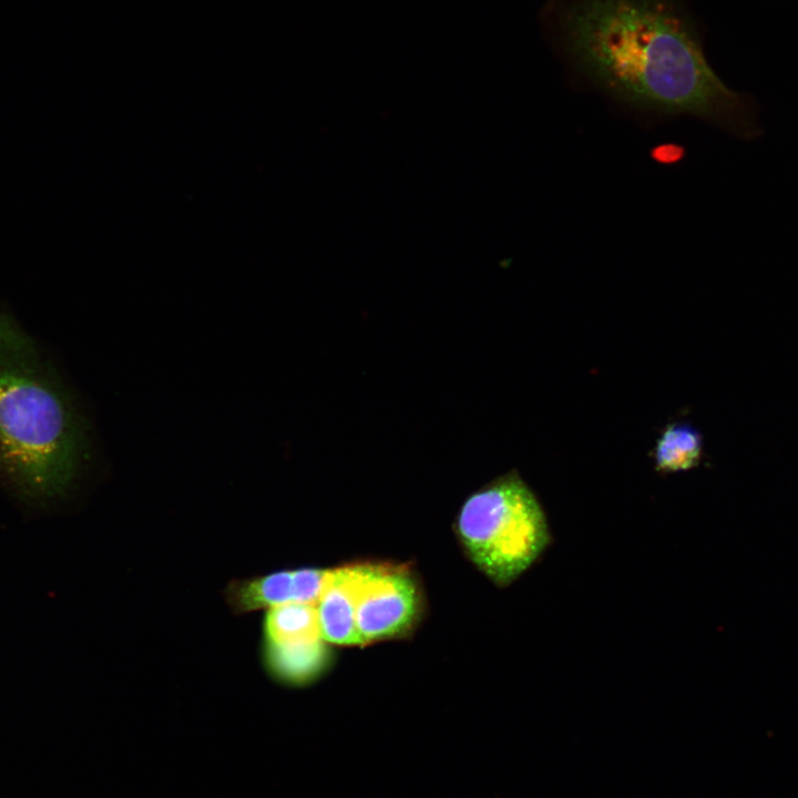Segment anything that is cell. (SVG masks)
<instances>
[{"instance_id":"obj_1","label":"cell","mask_w":798,"mask_h":798,"mask_svg":"<svg viewBox=\"0 0 798 798\" xmlns=\"http://www.w3.org/2000/svg\"><path fill=\"white\" fill-rule=\"evenodd\" d=\"M557 25L575 69L620 103L695 116L743 141L764 134L759 105L718 78L676 1L567 0Z\"/></svg>"},{"instance_id":"obj_2","label":"cell","mask_w":798,"mask_h":798,"mask_svg":"<svg viewBox=\"0 0 798 798\" xmlns=\"http://www.w3.org/2000/svg\"><path fill=\"white\" fill-rule=\"evenodd\" d=\"M88 428L35 341L0 308V487L44 511L65 498L82 467Z\"/></svg>"},{"instance_id":"obj_3","label":"cell","mask_w":798,"mask_h":798,"mask_svg":"<svg viewBox=\"0 0 798 798\" xmlns=\"http://www.w3.org/2000/svg\"><path fill=\"white\" fill-rule=\"evenodd\" d=\"M456 533L471 562L501 587L530 569L551 543L540 502L513 472L468 497Z\"/></svg>"},{"instance_id":"obj_4","label":"cell","mask_w":798,"mask_h":798,"mask_svg":"<svg viewBox=\"0 0 798 798\" xmlns=\"http://www.w3.org/2000/svg\"><path fill=\"white\" fill-rule=\"evenodd\" d=\"M422 612L421 590L410 567L360 562L356 626L361 646L407 636L415 630Z\"/></svg>"},{"instance_id":"obj_5","label":"cell","mask_w":798,"mask_h":798,"mask_svg":"<svg viewBox=\"0 0 798 798\" xmlns=\"http://www.w3.org/2000/svg\"><path fill=\"white\" fill-rule=\"evenodd\" d=\"M360 562L329 569L316 603L319 631L327 643L361 646L356 626Z\"/></svg>"},{"instance_id":"obj_6","label":"cell","mask_w":798,"mask_h":798,"mask_svg":"<svg viewBox=\"0 0 798 798\" xmlns=\"http://www.w3.org/2000/svg\"><path fill=\"white\" fill-rule=\"evenodd\" d=\"M259 655L266 674L287 686H304L316 681L330 659L323 638L291 643L260 641Z\"/></svg>"},{"instance_id":"obj_7","label":"cell","mask_w":798,"mask_h":798,"mask_svg":"<svg viewBox=\"0 0 798 798\" xmlns=\"http://www.w3.org/2000/svg\"><path fill=\"white\" fill-rule=\"evenodd\" d=\"M224 598L231 612L236 615L295 602L294 570L234 579L225 586Z\"/></svg>"},{"instance_id":"obj_8","label":"cell","mask_w":798,"mask_h":798,"mask_svg":"<svg viewBox=\"0 0 798 798\" xmlns=\"http://www.w3.org/2000/svg\"><path fill=\"white\" fill-rule=\"evenodd\" d=\"M323 638L316 605L289 602L265 611L262 641L291 643Z\"/></svg>"},{"instance_id":"obj_9","label":"cell","mask_w":798,"mask_h":798,"mask_svg":"<svg viewBox=\"0 0 798 798\" xmlns=\"http://www.w3.org/2000/svg\"><path fill=\"white\" fill-rule=\"evenodd\" d=\"M702 449V437L694 428L685 424H672L657 440L656 467L665 472L692 469L698 464Z\"/></svg>"},{"instance_id":"obj_10","label":"cell","mask_w":798,"mask_h":798,"mask_svg":"<svg viewBox=\"0 0 798 798\" xmlns=\"http://www.w3.org/2000/svg\"><path fill=\"white\" fill-rule=\"evenodd\" d=\"M329 569L301 567L294 570L295 602L316 605Z\"/></svg>"}]
</instances>
